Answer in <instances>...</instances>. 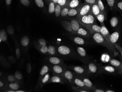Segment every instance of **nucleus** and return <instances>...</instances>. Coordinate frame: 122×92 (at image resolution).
Segmentation results:
<instances>
[{
	"label": "nucleus",
	"instance_id": "obj_32",
	"mask_svg": "<svg viewBox=\"0 0 122 92\" xmlns=\"http://www.w3.org/2000/svg\"><path fill=\"white\" fill-rule=\"evenodd\" d=\"M70 10V8L68 6L63 7L61 10L60 16L61 17H65L67 16Z\"/></svg>",
	"mask_w": 122,
	"mask_h": 92
},
{
	"label": "nucleus",
	"instance_id": "obj_31",
	"mask_svg": "<svg viewBox=\"0 0 122 92\" xmlns=\"http://www.w3.org/2000/svg\"><path fill=\"white\" fill-rule=\"evenodd\" d=\"M77 51L79 56L81 58H85L86 56L85 50L83 47H78L77 48Z\"/></svg>",
	"mask_w": 122,
	"mask_h": 92
},
{
	"label": "nucleus",
	"instance_id": "obj_24",
	"mask_svg": "<svg viewBox=\"0 0 122 92\" xmlns=\"http://www.w3.org/2000/svg\"><path fill=\"white\" fill-rule=\"evenodd\" d=\"M91 12L96 17L98 14L101 13L100 10L97 5V3L92 5Z\"/></svg>",
	"mask_w": 122,
	"mask_h": 92
},
{
	"label": "nucleus",
	"instance_id": "obj_9",
	"mask_svg": "<svg viewBox=\"0 0 122 92\" xmlns=\"http://www.w3.org/2000/svg\"><path fill=\"white\" fill-rule=\"evenodd\" d=\"M57 51L59 54L63 56L70 55L71 53L70 48L64 45H61L57 47Z\"/></svg>",
	"mask_w": 122,
	"mask_h": 92
},
{
	"label": "nucleus",
	"instance_id": "obj_20",
	"mask_svg": "<svg viewBox=\"0 0 122 92\" xmlns=\"http://www.w3.org/2000/svg\"><path fill=\"white\" fill-rule=\"evenodd\" d=\"M50 71H51L50 65H48L46 64L44 65L42 68L40 72L39 80L41 79L45 75Z\"/></svg>",
	"mask_w": 122,
	"mask_h": 92
},
{
	"label": "nucleus",
	"instance_id": "obj_3",
	"mask_svg": "<svg viewBox=\"0 0 122 92\" xmlns=\"http://www.w3.org/2000/svg\"><path fill=\"white\" fill-rule=\"evenodd\" d=\"M74 72L75 75L78 76H89L90 75L88 73L86 66H75L69 68Z\"/></svg>",
	"mask_w": 122,
	"mask_h": 92
},
{
	"label": "nucleus",
	"instance_id": "obj_25",
	"mask_svg": "<svg viewBox=\"0 0 122 92\" xmlns=\"http://www.w3.org/2000/svg\"><path fill=\"white\" fill-rule=\"evenodd\" d=\"M46 1L48 5L49 13L50 14L53 13L55 12L56 4L51 0H46Z\"/></svg>",
	"mask_w": 122,
	"mask_h": 92
},
{
	"label": "nucleus",
	"instance_id": "obj_38",
	"mask_svg": "<svg viewBox=\"0 0 122 92\" xmlns=\"http://www.w3.org/2000/svg\"><path fill=\"white\" fill-rule=\"evenodd\" d=\"M107 4L111 10L116 8V3L117 2L116 0H106Z\"/></svg>",
	"mask_w": 122,
	"mask_h": 92
},
{
	"label": "nucleus",
	"instance_id": "obj_47",
	"mask_svg": "<svg viewBox=\"0 0 122 92\" xmlns=\"http://www.w3.org/2000/svg\"><path fill=\"white\" fill-rule=\"evenodd\" d=\"M16 80L14 75H9L7 76V80L9 82L12 83V82H15Z\"/></svg>",
	"mask_w": 122,
	"mask_h": 92
},
{
	"label": "nucleus",
	"instance_id": "obj_58",
	"mask_svg": "<svg viewBox=\"0 0 122 92\" xmlns=\"http://www.w3.org/2000/svg\"><path fill=\"white\" fill-rule=\"evenodd\" d=\"M55 4H57L58 0H51Z\"/></svg>",
	"mask_w": 122,
	"mask_h": 92
},
{
	"label": "nucleus",
	"instance_id": "obj_30",
	"mask_svg": "<svg viewBox=\"0 0 122 92\" xmlns=\"http://www.w3.org/2000/svg\"><path fill=\"white\" fill-rule=\"evenodd\" d=\"M106 18L107 13L102 12H101L96 17L97 19L101 23V25L104 24V21L106 20Z\"/></svg>",
	"mask_w": 122,
	"mask_h": 92
},
{
	"label": "nucleus",
	"instance_id": "obj_11",
	"mask_svg": "<svg viewBox=\"0 0 122 92\" xmlns=\"http://www.w3.org/2000/svg\"><path fill=\"white\" fill-rule=\"evenodd\" d=\"M48 62L51 65L64 64V63L62 59L55 56H51L46 58Z\"/></svg>",
	"mask_w": 122,
	"mask_h": 92
},
{
	"label": "nucleus",
	"instance_id": "obj_34",
	"mask_svg": "<svg viewBox=\"0 0 122 92\" xmlns=\"http://www.w3.org/2000/svg\"><path fill=\"white\" fill-rule=\"evenodd\" d=\"M37 48L38 50L42 54H46L48 53V47L46 45L42 46L38 44L37 45Z\"/></svg>",
	"mask_w": 122,
	"mask_h": 92
},
{
	"label": "nucleus",
	"instance_id": "obj_52",
	"mask_svg": "<svg viewBox=\"0 0 122 92\" xmlns=\"http://www.w3.org/2000/svg\"><path fill=\"white\" fill-rule=\"evenodd\" d=\"M114 46L115 47H116L118 50L119 51L120 53H121V56H122V48L120 46V45L118 44L117 43H115L114 44H113Z\"/></svg>",
	"mask_w": 122,
	"mask_h": 92
},
{
	"label": "nucleus",
	"instance_id": "obj_22",
	"mask_svg": "<svg viewBox=\"0 0 122 92\" xmlns=\"http://www.w3.org/2000/svg\"><path fill=\"white\" fill-rule=\"evenodd\" d=\"M120 37V34L118 32L116 31L113 32V33L110 35V43L113 45L117 41Z\"/></svg>",
	"mask_w": 122,
	"mask_h": 92
},
{
	"label": "nucleus",
	"instance_id": "obj_37",
	"mask_svg": "<svg viewBox=\"0 0 122 92\" xmlns=\"http://www.w3.org/2000/svg\"><path fill=\"white\" fill-rule=\"evenodd\" d=\"M61 9H62V7L58 3L56 4L54 13H55V15L57 17H58L60 16V13H61Z\"/></svg>",
	"mask_w": 122,
	"mask_h": 92
},
{
	"label": "nucleus",
	"instance_id": "obj_2",
	"mask_svg": "<svg viewBox=\"0 0 122 92\" xmlns=\"http://www.w3.org/2000/svg\"><path fill=\"white\" fill-rule=\"evenodd\" d=\"M76 19L82 26H83L95 24L97 18L91 12L81 17H76Z\"/></svg>",
	"mask_w": 122,
	"mask_h": 92
},
{
	"label": "nucleus",
	"instance_id": "obj_53",
	"mask_svg": "<svg viewBox=\"0 0 122 92\" xmlns=\"http://www.w3.org/2000/svg\"><path fill=\"white\" fill-rule=\"evenodd\" d=\"M85 3L92 5L97 3V0H85Z\"/></svg>",
	"mask_w": 122,
	"mask_h": 92
},
{
	"label": "nucleus",
	"instance_id": "obj_41",
	"mask_svg": "<svg viewBox=\"0 0 122 92\" xmlns=\"http://www.w3.org/2000/svg\"><path fill=\"white\" fill-rule=\"evenodd\" d=\"M69 0H58L57 3L60 5L62 8L67 6Z\"/></svg>",
	"mask_w": 122,
	"mask_h": 92
},
{
	"label": "nucleus",
	"instance_id": "obj_55",
	"mask_svg": "<svg viewBox=\"0 0 122 92\" xmlns=\"http://www.w3.org/2000/svg\"><path fill=\"white\" fill-rule=\"evenodd\" d=\"M92 91H93V92H105V91L103 90H102V89H96V88H95V89H94V90H93Z\"/></svg>",
	"mask_w": 122,
	"mask_h": 92
},
{
	"label": "nucleus",
	"instance_id": "obj_54",
	"mask_svg": "<svg viewBox=\"0 0 122 92\" xmlns=\"http://www.w3.org/2000/svg\"><path fill=\"white\" fill-rule=\"evenodd\" d=\"M12 0H5V4L7 6H9L12 2Z\"/></svg>",
	"mask_w": 122,
	"mask_h": 92
},
{
	"label": "nucleus",
	"instance_id": "obj_19",
	"mask_svg": "<svg viewBox=\"0 0 122 92\" xmlns=\"http://www.w3.org/2000/svg\"><path fill=\"white\" fill-rule=\"evenodd\" d=\"M82 4L81 0H69L67 6L70 9H72L79 7Z\"/></svg>",
	"mask_w": 122,
	"mask_h": 92
},
{
	"label": "nucleus",
	"instance_id": "obj_44",
	"mask_svg": "<svg viewBox=\"0 0 122 92\" xmlns=\"http://www.w3.org/2000/svg\"><path fill=\"white\" fill-rule=\"evenodd\" d=\"M116 8L119 11H122V0H117L116 3Z\"/></svg>",
	"mask_w": 122,
	"mask_h": 92
},
{
	"label": "nucleus",
	"instance_id": "obj_13",
	"mask_svg": "<svg viewBox=\"0 0 122 92\" xmlns=\"http://www.w3.org/2000/svg\"><path fill=\"white\" fill-rule=\"evenodd\" d=\"M49 83H58L62 84L66 83L62 76L55 74H53L52 76L51 77Z\"/></svg>",
	"mask_w": 122,
	"mask_h": 92
},
{
	"label": "nucleus",
	"instance_id": "obj_46",
	"mask_svg": "<svg viewBox=\"0 0 122 92\" xmlns=\"http://www.w3.org/2000/svg\"><path fill=\"white\" fill-rule=\"evenodd\" d=\"M7 31L10 35H13L14 33V30L13 26L10 25L7 28Z\"/></svg>",
	"mask_w": 122,
	"mask_h": 92
},
{
	"label": "nucleus",
	"instance_id": "obj_29",
	"mask_svg": "<svg viewBox=\"0 0 122 92\" xmlns=\"http://www.w3.org/2000/svg\"><path fill=\"white\" fill-rule=\"evenodd\" d=\"M7 34L6 32L4 29H2L0 31V43L2 42H6L7 40Z\"/></svg>",
	"mask_w": 122,
	"mask_h": 92
},
{
	"label": "nucleus",
	"instance_id": "obj_12",
	"mask_svg": "<svg viewBox=\"0 0 122 92\" xmlns=\"http://www.w3.org/2000/svg\"><path fill=\"white\" fill-rule=\"evenodd\" d=\"M51 77L50 73L49 72L45 75L41 79L39 80L38 83L39 87L40 88H41L45 84L47 83H49Z\"/></svg>",
	"mask_w": 122,
	"mask_h": 92
},
{
	"label": "nucleus",
	"instance_id": "obj_14",
	"mask_svg": "<svg viewBox=\"0 0 122 92\" xmlns=\"http://www.w3.org/2000/svg\"><path fill=\"white\" fill-rule=\"evenodd\" d=\"M80 77V76H79ZM83 80L85 86L88 90H89L93 91L95 89V87L93 85L92 82L88 79L87 76L80 77Z\"/></svg>",
	"mask_w": 122,
	"mask_h": 92
},
{
	"label": "nucleus",
	"instance_id": "obj_23",
	"mask_svg": "<svg viewBox=\"0 0 122 92\" xmlns=\"http://www.w3.org/2000/svg\"><path fill=\"white\" fill-rule=\"evenodd\" d=\"M61 25L63 26V27L66 30L70 32H71L73 33L72 29V27H71V24L70 22L67 21H63L61 22Z\"/></svg>",
	"mask_w": 122,
	"mask_h": 92
},
{
	"label": "nucleus",
	"instance_id": "obj_61",
	"mask_svg": "<svg viewBox=\"0 0 122 92\" xmlns=\"http://www.w3.org/2000/svg\"><path fill=\"white\" fill-rule=\"evenodd\" d=\"M105 92H114V91H113L111 90H108L106 91Z\"/></svg>",
	"mask_w": 122,
	"mask_h": 92
},
{
	"label": "nucleus",
	"instance_id": "obj_10",
	"mask_svg": "<svg viewBox=\"0 0 122 92\" xmlns=\"http://www.w3.org/2000/svg\"><path fill=\"white\" fill-rule=\"evenodd\" d=\"M73 86H75L79 88L88 90L85 86L83 80L81 79V77L75 75L73 80Z\"/></svg>",
	"mask_w": 122,
	"mask_h": 92
},
{
	"label": "nucleus",
	"instance_id": "obj_57",
	"mask_svg": "<svg viewBox=\"0 0 122 92\" xmlns=\"http://www.w3.org/2000/svg\"><path fill=\"white\" fill-rule=\"evenodd\" d=\"M5 92H15V91L14 90H10V89H9V90H7L5 91Z\"/></svg>",
	"mask_w": 122,
	"mask_h": 92
},
{
	"label": "nucleus",
	"instance_id": "obj_48",
	"mask_svg": "<svg viewBox=\"0 0 122 92\" xmlns=\"http://www.w3.org/2000/svg\"><path fill=\"white\" fill-rule=\"evenodd\" d=\"M20 3L25 6L28 7L30 4L29 0H20Z\"/></svg>",
	"mask_w": 122,
	"mask_h": 92
},
{
	"label": "nucleus",
	"instance_id": "obj_15",
	"mask_svg": "<svg viewBox=\"0 0 122 92\" xmlns=\"http://www.w3.org/2000/svg\"><path fill=\"white\" fill-rule=\"evenodd\" d=\"M101 31L100 33L103 38H105L107 42L110 43V34L108 29L107 28L106 26H105V24H101Z\"/></svg>",
	"mask_w": 122,
	"mask_h": 92
},
{
	"label": "nucleus",
	"instance_id": "obj_26",
	"mask_svg": "<svg viewBox=\"0 0 122 92\" xmlns=\"http://www.w3.org/2000/svg\"><path fill=\"white\" fill-rule=\"evenodd\" d=\"M6 87L9 88V89L15 91L18 90L20 88V86L19 85V84L15 82H12L7 84L6 85Z\"/></svg>",
	"mask_w": 122,
	"mask_h": 92
},
{
	"label": "nucleus",
	"instance_id": "obj_45",
	"mask_svg": "<svg viewBox=\"0 0 122 92\" xmlns=\"http://www.w3.org/2000/svg\"><path fill=\"white\" fill-rule=\"evenodd\" d=\"M14 76L17 80H21L23 78V76L22 73L19 71H16L15 72Z\"/></svg>",
	"mask_w": 122,
	"mask_h": 92
},
{
	"label": "nucleus",
	"instance_id": "obj_5",
	"mask_svg": "<svg viewBox=\"0 0 122 92\" xmlns=\"http://www.w3.org/2000/svg\"><path fill=\"white\" fill-rule=\"evenodd\" d=\"M51 66V71L53 74L62 76L64 70L66 68H68L65 64H64L56 65H51L50 64Z\"/></svg>",
	"mask_w": 122,
	"mask_h": 92
},
{
	"label": "nucleus",
	"instance_id": "obj_49",
	"mask_svg": "<svg viewBox=\"0 0 122 92\" xmlns=\"http://www.w3.org/2000/svg\"><path fill=\"white\" fill-rule=\"evenodd\" d=\"M38 43L39 45L40 46H43L46 45V42L43 38H40L38 40Z\"/></svg>",
	"mask_w": 122,
	"mask_h": 92
},
{
	"label": "nucleus",
	"instance_id": "obj_50",
	"mask_svg": "<svg viewBox=\"0 0 122 92\" xmlns=\"http://www.w3.org/2000/svg\"><path fill=\"white\" fill-rule=\"evenodd\" d=\"M15 54L16 58L19 59L20 57V50L18 47H16L15 50Z\"/></svg>",
	"mask_w": 122,
	"mask_h": 92
},
{
	"label": "nucleus",
	"instance_id": "obj_43",
	"mask_svg": "<svg viewBox=\"0 0 122 92\" xmlns=\"http://www.w3.org/2000/svg\"><path fill=\"white\" fill-rule=\"evenodd\" d=\"M72 88L73 90L76 91V92H90V91H91L89 90H85V89L79 88L75 86H73Z\"/></svg>",
	"mask_w": 122,
	"mask_h": 92
},
{
	"label": "nucleus",
	"instance_id": "obj_60",
	"mask_svg": "<svg viewBox=\"0 0 122 92\" xmlns=\"http://www.w3.org/2000/svg\"><path fill=\"white\" fill-rule=\"evenodd\" d=\"M118 70L120 71V72L121 73H122V65H121L120 68V69H119V70Z\"/></svg>",
	"mask_w": 122,
	"mask_h": 92
},
{
	"label": "nucleus",
	"instance_id": "obj_28",
	"mask_svg": "<svg viewBox=\"0 0 122 92\" xmlns=\"http://www.w3.org/2000/svg\"><path fill=\"white\" fill-rule=\"evenodd\" d=\"M30 40L29 38L27 36H24L21 38L20 43L21 45L24 47H27L29 45Z\"/></svg>",
	"mask_w": 122,
	"mask_h": 92
},
{
	"label": "nucleus",
	"instance_id": "obj_4",
	"mask_svg": "<svg viewBox=\"0 0 122 92\" xmlns=\"http://www.w3.org/2000/svg\"><path fill=\"white\" fill-rule=\"evenodd\" d=\"M65 83L71 85H73V80L75 76V74L69 68H66L62 75Z\"/></svg>",
	"mask_w": 122,
	"mask_h": 92
},
{
	"label": "nucleus",
	"instance_id": "obj_6",
	"mask_svg": "<svg viewBox=\"0 0 122 92\" xmlns=\"http://www.w3.org/2000/svg\"><path fill=\"white\" fill-rule=\"evenodd\" d=\"M92 6V5L85 3H83L79 13L76 17H81L91 12Z\"/></svg>",
	"mask_w": 122,
	"mask_h": 92
},
{
	"label": "nucleus",
	"instance_id": "obj_40",
	"mask_svg": "<svg viewBox=\"0 0 122 92\" xmlns=\"http://www.w3.org/2000/svg\"><path fill=\"white\" fill-rule=\"evenodd\" d=\"M110 60V57L107 54H103L101 55V61L102 62H108Z\"/></svg>",
	"mask_w": 122,
	"mask_h": 92
},
{
	"label": "nucleus",
	"instance_id": "obj_35",
	"mask_svg": "<svg viewBox=\"0 0 122 92\" xmlns=\"http://www.w3.org/2000/svg\"><path fill=\"white\" fill-rule=\"evenodd\" d=\"M48 53L51 56H53L56 55V51L55 47L52 45L49 46L48 47Z\"/></svg>",
	"mask_w": 122,
	"mask_h": 92
},
{
	"label": "nucleus",
	"instance_id": "obj_56",
	"mask_svg": "<svg viewBox=\"0 0 122 92\" xmlns=\"http://www.w3.org/2000/svg\"><path fill=\"white\" fill-rule=\"evenodd\" d=\"M4 86V83L1 80H0V88H2Z\"/></svg>",
	"mask_w": 122,
	"mask_h": 92
},
{
	"label": "nucleus",
	"instance_id": "obj_27",
	"mask_svg": "<svg viewBox=\"0 0 122 92\" xmlns=\"http://www.w3.org/2000/svg\"><path fill=\"white\" fill-rule=\"evenodd\" d=\"M109 62L112 66L115 67L118 70L122 65V63L121 62L115 59L110 60Z\"/></svg>",
	"mask_w": 122,
	"mask_h": 92
},
{
	"label": "nucleus",
	"instance_id": "obj_59",
	"mask_svg": "<svg viewBox=\"0 0 122 92\" xmlns=\"http://www.w3.org/2000/svg\"><path fill=\"white\" fill-rule=\"evenodd\" d=\"M26 91H25L24 90H17L15 91V92H25Z\"/></svg>",
	"mask_w": 122,
	"mask_h": 92
},
{
	"label": "nucleus",
	"instance_id": "obj_39",
	"mask_svg": "<svg viewBox=\"0 0 122 92\" xmlns=\"http://www.w3.org/2000/svg\"><path fill=\"white\" fill-rule=\"evenodd\" d=\"M118 23V20L116 17H113L110 20V24L112 27H115L117 25Z\"/></svg>",
	"mask_w": 122,
	"mask_h": 92
},
{
	"label": "nucleus",
	"instance_id": "obj_36",
	"mask_svg": "<svg viewBox=\"0 0 122 92\" xmlns=\"http://www.w3.org/2000/svg\"><path fill=\"white\" fill-rule=\"evenodd\" d=\"M97 3L100 9L101 12L106 13L105 6H104V4L102 1V0H97Z\"/></svg>",
	"mask_w": 122,
	"mask_h": 92
},
{
	"label": "nucleus",
	"instance_id": "obj_17",
	"mask_svg": "<svg viewBox=\"0 0 122 92\" xmlns=\"http://www.w3.org/2000/svg\"><path fill=\"white\" fill-rule=\"evenodd\" d=\"M70 23L72 27L73 33L76 34L77 31L78 30L80 27L82 26L81 24L78 21L75 19H72L71 20Z\"/></svg>",
	"mask_w": 122,
	"mask_h": 92
},
{
	"label": "nucleus",
	"instance_id": "obj_33",
	"mask_svg": "<svg viewBox=\"0 0 122 92\" xmlns=\"http://www.w3.org/2000/svg\"><path fill=\"white\" fill-rule=\"evenodd\" d=\"M73 40L76 44L80 45H84L85 44V41L82 38L79 37H75L73 38Z\"/></svg>",
	"mask_w": 122,
	"mask_h": 92
},
{
	"label": "nucleus",
	"instance_id": "obj_8",
	"mask_svg": "<svg viewBox=\"0 0 122 92\" xmlns=\"http://www.w3.org/2000/svg\"><path fill=\"white\" fill-rule=\"evenodd\" d=\"M90 33V35H92L94 33H100L101 27L98 26L96 24L87 25L83 26Z\"/></svg>",
	"mask_w": 122,
	"mask_h": 92
},
{
	"label": "nucleus",
	"instance_id": "obj_18",
	"mask_svg": "<svg viewBox=\"0 0 122 92\" xmlns=\"http://www.w3.org/2000/svg\"><path fill=\"white\" fill-rule=\"evenodd\" d=\"M80 27L78 30L77 31L76 34L85 38H88L90 36V33L88 30H86L83 27Z\"/></svg>",
	"mask_w": 122,
	"mask_h": 92
},
{
	"label": "nucleus",
	"instance_id": "obj_1",
	"mask_svg": "<svg viewBox=\"0 0 122 92\" xmlns=\"http://www.w3.org/2000/svg\"><path fill=\"white\" fill-rule=\"evenodd\" d=\"M92 37L93 40L97 44L107 47L111 52L116 53L114 46L107 42L100 33H94L92 34Z\"/></svg>",
	"mask_w": 122,
	"mask_h": 92
},
{
	"label": "nucleus",
	"instance_id": "obj_42",
	"mask_svg": "<svg viewBox=\"0 0 122 92\" xmlns=\"http://www.w3.org/2000/svg\"><path fill=\"white\" fill-rule=\"evenodd\" d=\"M36 5L40 8H43L44 6V3L43 0H35Z\"/></svg>",
	"mask_w": 122,
	"mask_h": 92
},
{
	"label": "nucleus",
	"instance_id": "obj_16",
	"mask_svg": "<svg viewBox=\"0 0 122 92\" xmlns=\"http://www.w3.org/2000/svg\"><path fill=\"white\" fill-rule=\"evenodd\" d=\"M118 70L117 69L111 66H104L100 68V71L108 73H114Z\"/></svg>",
	"mask_w": 122,
	"mask_h": 92
},
{
	"label": "nucleus",
	"instance_id": "obj_21",
	"mask_svg": "<svg viewBox=\"0 0 122 92\" xmlns=\"http://www.w3.org/2000/svg\"><path fill=\"white\" fill-rule=\"evenodd\" d=\"M81 6H82V5L79 7L70 9L67 16L69 17H75V16L76 17L79 13Z\"/></svg>",
	"mask_w": 122,
	"mask_h": 92
},
{
	"label": "nucleus",
	"instance_id": "obj_51",
	"mask_svg": "<svg viewBox=\"0 0 122 92\" xmlns=\"http://www.w3.org/2000/svg\"><path fill=\"white\" fill-rule=\"evenodd\" d=\"M31 66L30 63L28 62L26 65V71L28 74L31 72Z\"/></svg>",
	"mask_w": 122,
	"mask_h": 92
},
{
	"label": "nucleus",
	"instance_id": "obj_7",
	"mask_svg": "<svg viewBox=\"0 0 122 92\" xmlns=\"http://www.w3.org/2000/svg\"><path fill=\"white\" fill-rule=\"evenodd\" d=\"M88 73L90 75H95L98 73L100 69L97 65L94 62H88L87 63L85 66Z\"/></svg>",
	"mask_w": 122,
	"mask_h": 92
}]
</instances>
